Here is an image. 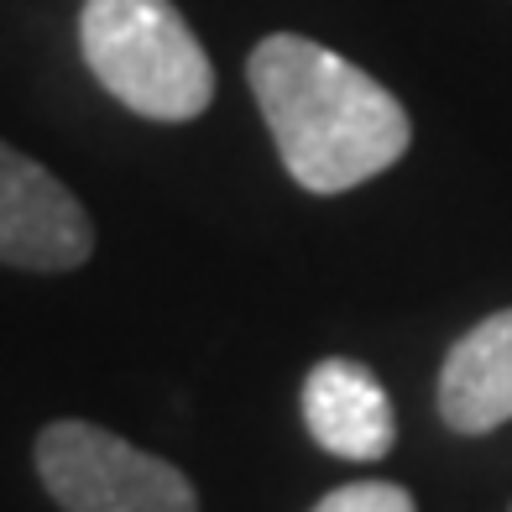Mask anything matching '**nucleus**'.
Instances as JSON below:
<instances>
[{
	"label": "nucleus",
	"instance_id": "obj_1",
	"mask_svg": "<svg viewBox=\"0 0 512 512\" xmlns=\"http://www.w3.org/2000/svg\"><path fill=\"white\" fill-rule=\"evenodd\" d=\"M256 110L277 157L309 194H345L387 173L413 142L403 100L324 42L277 32L246 58Z\"/></svg>",
	"mask_w": 512,
	"mask_h": 512
},
{
	"label": "nucleus",
	"instance_id": "obj_2",
	"mask_svg": "<svg viewBox=\"0 0 512 512\" xmlns=\"http://www.w3.org/2000/svg\"><path fill=\"white\" fill-rule=\"evenodd\" d=\"M79 48L105 95L147 121H194L215 100V68L173 0H84Z\"/></svg>",
	"mask_w": 512,
	"mask_h": 512
},
{
	"label": "nucleus",
	"instance_id": "obj_3",
	"mask_svg": "<svg viewBox=\"0 0 512 512\" xmlns=\"http://www.w3.org/2000/svg\"><path fill=\"white\" fill-rule=\"evenodd\" d=\"M37 481L63 512H199L194 481L173 460L136 450L84 418H58L37 434Z\"/></svg>",
	"mask_w": 512,
	"mask_h": 512
},
{
	"label": "nucleus",
	"instance_id": "obj_4",
	"mask_svg": "<svg viewBox=\"0 0 512 512\" xmlns=\"http://www.w3.org/2000/svg\"><path fill=\"white\" fill-rule=\"evenodd\" d=\"M95 251V220L58 173L0 142V267L74 272Z\"/></svg>",
	"mask_w": 512,
	"mask_h": 512
},
{
	"label": "nucleus",
	"instance_id": "obj_5",
	"mask_svg": "<svg viewBox=\"0 0 512 512\" xmlns=\"http://www.w3.org/2000/svg\"><path fill=\"white\" fill-rule=\"evenodd\" d=\"M304 429L340 460H382L398 439V418L377 371L351 356H324L304 377Z\"/></svg>",
	"mask_w": 512,
	"mask_h": 512
},
{
	"label": "nucleus",
	"instance_id": "obj_6",
	"mask_svg": "<svg viewBox=\"0 0 512 512\" xmlns=\"http://www.w3.org/2000/svg\"><path fill=\"white\" fill-rule=\"evenodd\" d=\"M439 418L455 434L512 424V309L465 330L439 366Z\"/></svg>",
	"mask_w": 512,
	"mask_h": 512
},
{
	"label": "nucleus",
	"instance_id": "obj_7",
	"mask_svg": "<svg viewBox=\"0 0 512 512\" xmlns=\"http://www.w3.org/2000/svg\"><path fill=\"white\" fill-rule=\"evenodd\" d=\"M309 512H418V507L392 481H351V486H335L330 497H319Z\"/></svg>",
	"mask_w": 512,
	"mask_h": 512
}]
</instances>
